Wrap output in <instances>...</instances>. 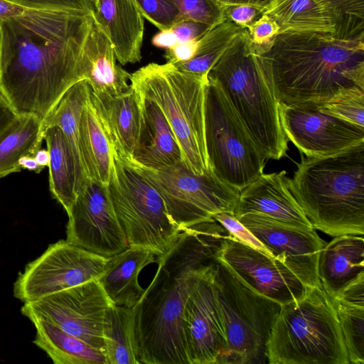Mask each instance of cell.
Returning a JSON list of instances; mask_svg holds the SVG:
<instances>
[{
    "label": "cell",
    "instance_id": "obj_1",
    "mask_svg": "<svg viewBox=\"0 0 364 364\" xmlns=\"http://www.w3.org/2000/svg\"><path fill=\"white\" fill-rule=\"evenodd\" d=\"M92 13L27 9L0 23V85L17 114L44 119L85 80L82 53Z\"/></svg>",
    "mask_w": 364,
    "mask_h": 364
},
{
    "label": "cell",
    "instance_id": "obj_2",
    "mask_svg": "<svg viewBox=\"0 0 364 364\" xmlns=\"http://www.w3.org/2000/svg\"><path fill=\"white\" fill-rule=\"evenodd\" d=\"M227 230L217 221L183 230L159 255L158 269L136 304L135 337L140 364H188L183 317L196 284L216 262Z\"/></svg>",
    "mask_w": 364,
    "mask_h": 364
},
{
    "label": "cell",
    "instance_id": "obj_3",
    "mask_svg": "<svg viewBox=\"0 0 364 364\" xmlns=\"http://www.w3.org/2000/svg\"><path fill=\"white\" fill-rule=\"evenodd\" d=\"M257 46L279 102L319 106L343 89L364 88V38L287 31Z\"/></svg>",
    "mask_w": 364,
    "mask_h": 364
},
{
    "label": "cell",
    "instance_id": "obj_4",
    "mask_svg": "<svg viewBox=\"0 0 364 364\" xmlns=\"http://www.w3.org/2000/svg\"><path fill=\"white\" fill-rule=\"evenodd\" d=\"M291 193L314 229L336 237L364 233V142L320 157L301 155Z\"/></svg>",
    "mask_w": 364,
    "mask_h": 364
},
{
    "label": "cell",
    "instance_id": "obj_5",
    "mask_svg": "<svg viewBox=\"0 0 364 364\" xmlns=\"http://www.w3.org/2000/svg\"><path fill=\"white\" fill-rule=\"evenodd\" d=\"M208 77L223 92L266 159L286 156L289 141L280 120L279 102L246 28L233 38Z\"/></svg>",
    "mask_w": 364,
    "mask_h": 364
},
{
    "label": "cell",
    "instance_id": "obj_6",
    "mask_svg": "<svg viewBox=\"0 0 364 364\" xmlns=\"http://www.w3.org/2000/svg\"><path fill=\"white\" fill-rule=\"evenodd\" d=\"M269 364H348L331 297L308 287L300 299L281 305L267 343Z\"/></svg>",
    "mask_w": 364,
    "mask_h": 364
},
{
    "label": "cell",
    "instance_id": "obj_7",
    "mask_svg": "<svg viewBox=\"0 0 364 364\" xmlns=\"http://www.w3.org/2000/svg\"><path fill=\"white\" fill-rule=\"evenodd\" d=\"M208 83V77L183 72L167 62L150 63L130 78V85L139 96L161 109L179 144L183 164L196 175L209 168L205 139Z\"/></svg>",
    "mask_w": 364,
    "mask_h": 364
},
{
    "label": "cell",
    "instance_id": "obj_8",
    "mask_svg": "<svg viewBox=\"0 0 364 364\" xmlns=\"http://www.w3.org/2000/svg\"><path fill=\"white\" fill-rule=\"evenodd\" d=\"M213 286L225 336L218 364L267 363V343L281 304L256 291L216 261Z\"/></svg>",
    "mask_w": 364,
    "mask_h": 364
},
{
    "label": "cell",
    "instance_id": "obj_9",
    "mask_svg": "<svg viewBox=\"0 0 364 364\" xmlns=\"http://www.w3.org/2000/svg\"><path fill=\"white\" fill-rule=\"evenodd\" d=\"M129 247L166 253L183 231L171 218L160 193L136 164L115 152L108 184Z\"/></svg>",
    "mask_w": 364,
    "mask_h": 364
},
{
    "label": "cell",
    "instance_id": "obj_10",
    "mask_svg": "<svg viewBox=\"0 0 364 364\" xmlns=\"http://www.w3.org/2000/svg\"><path fill=\"white\" fill-rule=\"evenodd\" d=\"M205 139L209 167L241 191L264 173L266 158L220 88L208 79Z\"/></svg>",
    "mask_w": 364,
    "mask_h": 364
},
{
    "label": "cell",
    "instance_id": "obj_11",
    "mask_svg": "<svg viewBox=\"0 0 364 364\" xmlns=\"http://www.w3.org/2000/svg\"><path fill=\"white\" fill-rule=\"evenodd\" d=\"M136 165L157 189L171 218L182 230L215 220L216 213H235L240 191L210 167L203 175H196L183 161L161 168Z\"/></svg>",
    "mask_w": 364,
    "mask_h": 364
},
{
    "label": "cell",
    "instance_id": "obj_12",
    "mask_svg": "<svg viewBox=\"0 0 364 364\" xmlns=\"http://www.w3.org/2000/svg\"><path fill=\"white\" fill-rule=\"evenodd\" d=\"M109 258L89 252L66 240H59L50 245L18 274L14 284V295L23 303H28L97 279Z\"/></svg>",
    "mask_w": 364,
    "mask_h": 364
},
{
    "label": "cell",
    "instance_id": "obj_13",
    "mask_svg": "<svg viewBox=\"0 0 364 364\" xmlns=\"http://www.w3.org/2000/svg\"><path fill=\"white\" fill-rule=\"evenodd\" d=\"M113 305L97 279L24 303L23 315L41 317L105 355L104 325Z\"/></svg>",
    "mask_w": 364,
    "mask_h": 364
},
{
    "label": "cell",
    "instance_id": "obj_14",
    "mask_svg": "<svg viewBox=\"0 0 364 364\" xmlns=\"http://www.w3.org/2000/svg\"><path fill=\"white\" fill-rule=\"evenodd\" d=\"M68 215L66 240L69 242L108 258L129 247L107 186L87 181Z\"/></svg>",
    "mask_w": 364,
    "mask_h": 364
},
{
    "label": "cell",
    "instance_id": "obj_15",
    "mask_svg": "<svg viewBox=\"0 0 364 364\" xmlns=\"http://www.w3.org/2000/svg\"><path fill=\"white\" fill-rule=\"evenodd\" d=\"M279 117L288 139L307 157H320L364 142V127L321 112L316 105L279 102Z\"/></svg>",
    "mask_w": 364,
    "mask_h": 364
},
{
    "label": "cell",
    "instance_id": "obj_16",
    "mask_svg": "<svg viewBox=\"0 0 364 364\" xmlns=\"http://www.w3.org/2000/svg\"><path fill=\"white\" fill-rule=\"evenodd\" d=\"M215 258L250 287L281 305L301 298L308 289L284 264L229 234Z\"/></svg>",
    "mask_w": 364,
    "mask_h": 364
},
{
    "label": "cell",
    "instance_id": "obj_17",
    "mask_svg": "<svg viewBox=\"0 0 364 364\" xmlns=\"http://www.w3.org/2000/svg\"><path fill=\"white\" fill-rule=\"evenodd\" d=\"M237 219L306 287L322 288L318 260L326 242L314 228H296L257 213H247Z\"/></svg>",
    "mask_w": 364,
    "mask_h": 364
},
{
    "label": "cell",
    "instance_id": "obj_18",
    "mask_svg": "<svg viewBox=\"0 0 364 364\" xmlns=\"http://www.w3.org/2000/svg\"><path fill=\"white\" fill-rule=\"evenodd\" d=\"M213 267L196 284L185 305L183 333L188 364H218L224 350L225 336L213 286Z\"/></svg>",
    "mask_w": 364,
    "mask_h": 364
},
{
    "label": "cell",
    "instance_id": "obj_19",
    "mask_svg": "<svg viewBox=\"0 0 364 364\" xmlns=\"http://www.w3.org/2000/svg\"><path fill=\"white\" fill-rule=\"evenodd\" d=\"M287 171L262 173L240 192L234 215L257 213L300 228H314L288 188Z\"/></svg>",
    "mask_w": 364,
    "mask_h": 364
},
{
    "label": "cell",
    "instance_id": "obj_20",
    "mask_svg": "<svg viewBox=\"0 0 364 364\" xmlns=\"http://www.w3.org/2000/svg\"><path fill=\"white\" fill-rule=\"evenodd\" d=\"M92 15L109 39L120 64L140 62L144 18L136 0H98Z\"/></svg>",
    "mask_w": 364,
    "mask_h": 364
},
{
    "label": "cell",
    "instance_id": "obj_21",
    "mask_svg": "<svg viewBox=\"0 0 364 364\" xmlns=\"http://www.w3.org/2000/svg\"><path fill=\"white\" fill-rule=\"evenodd\" d=\"M90 96L104 121L115 152L132 161L143 127L141 97L131 85L119 95H95L91 90Z\"/></svg>",
    "mask_w": 364,
    "mask_h": 364
},
{
    "label": "cell",
    "instance_id": "obj_22",
    "mask_svg": "<svg viewBox=\"0 0 364 364\" xmlns=\"http://www.w3.org/2000/svg\"><path fill=\"white\" fill-rule=\"evenodd\" d=\"M318 274L322 289L331 298L364 277L363 235H341L326 242L318 257Z\"/></svg>",
    "mask_w": 364,
    "mask_h": 364
},
{
    "label": "cell",
    "instance_id": "obj_23",
    "mask_svg": "<svg viewBox=\"0 0 364 364\" xmlns=\"http://www.w3.org/2000/svg\"><path fill=\"white\" fill-rule=\"evenodd\" d=\"M117 61L112 44L92 17L83 48L82 68L85 80L94 94L116 96L129 89L131 73Z\"/></svg>",
    "mask_w": 364,
    "mask_h": 364
},
{
    "label": "cell",
    "instance_id": "obj_24",
    "mask_svg": "<svg viewBox=\"0 0 364 364\" xmlns=\"http://www.w3.org/2000/svg\"><path fill=\"white\" fill-rule=\"evenodd\" d=\"M262 15L272 18L279 33L315 32L338 38L341 18L328 0H270Z\"/></svg>",
    "mask_w": 364,
    "mask_h": 364
},
{
    "label": "cell",
    "instance_id": "obj_25",
    "mask_svg": "<svg viewBox=\"0 0 364 364\" xmlns=\"http://www.w3.org/2000/svg\"><path fill=\"white\" fill-rule=\"evenodd\" d=\"M156 254L144 247H129L109 258L97 281L114 305L134 307L144 292L139 283L141 271L155 262Z\"/></svg>",
    "mask_w": 364,
    "mask_h": 364
},
{
    "label": "cell",
    "instance_id": "obj_26",
    "mask_svg": "<svg viewBox=\"0 0 364 364\" xmlns=\"http://www.w3.org/2000/svg\"><path fill=\"white\" fill-rule=\"evenodd\" d=\"M43 138L50 154V191L68 214L88 179L78 165L70 144L60 127L56 125L43 126Z\"/></svg>",
    "mask_w": 364,
    "mask_h": 364
},
{
    "label": "cell",
    "instance_id": "obj_27",
    "mask_svg": "<svg viewBox=\"0 0 364 364\" xmlns=\"http://www.w3.org/2000/svg\"><path fill=\"white\" fill-rule=\"evenodd\" d=\"M141 100L143 127L132 161L151 168L183 161L181 148L165 116L155 103Z\"/></svg>",
    "mask_w": 364,
    "mask_h": 364
},
{
    "label": "cell",
    "instance_id": "obj_28",
    "mask_svg": "<svg viewBox=\"0 0 364 364\" xmlns=\"http://www.w3.org/2000/svg\"><path fill=\"white\" fill-rule=\"evenodd\" d=\"M79 145L87 178L108 186L114 148L90 96L80 120Z\"/></svg>",
    "mask_w": 364,
    "mask_h": 364
},
{
    "label": "cell",
    "instance_id": "obj_29",
    "mask_svg": "<svg viewBox=\"0 0 364 364\" xmlns=\"http://www.w3.org/2000/svg\"><path fill=\"white\" fill-rule=\"evenodd\" d=\"M28 318L36 329L33 343L55 364H107L103 353L82 340L41 317Z\"/></svg>",
    "mask_w": 364,
    "mask_h": 364
},
{
    "label": "cell",
    "instance_id": "obj_30",
    "mask_svg": "<svg viewBox=\"0 0 364 364\" xmlns=\"http://www.w3.org/2000/svg\"><path fill=\"white\" fill-rule=\"evenodd\" d=\"M43 120L33 114H18L0 132V178L19 172V160L41 148Z\"/></svg>",
    "mask_w": 364,
    "mask_h": 364
},
{
    "label": "cell",
    "instance_id": "obj_31",
    "mask_svg": "<svg viewBox=\"0 0 364 364\" xmlns=\"http://www.w3.org/2000/svg\"><path fill=\"white\" fill-rule=\"evenodd\" d=\"M107 364H140L132 308L112 305L104 325Z\"/></svg>",
    "mask_w": 364,
    "mask_h": 364
},
{
    "label": "cell",
    "instance_id": "obj_32",
    "mask_svg": "<svg viewBox=\"0 0 364 364\" xmlns=\"http://www.w3.org/2000/svg\"><path fill=\"white\" fill-rule=\"evenodd\" d=\"M90 86L86 80L74 84L65 92L43 119V126L56 125L61 129L85 175L79 145V125L81 114L90 97Z\"/></svg>",
    "mask_w": 364,
    "mask_h": 364
},
{
    "label": "cell",
    "instance_id": "obj_33",
    "mask_svg": "<svg viewBox=\"0 0 364 364\" xmlns=\"http://www.w3.org/2000/svg\"><path fill=\"white\" fill-rule=\"evenodd\" d=\"M242 28L226 18L198 39V50L192 59L173 65L183 72L208 77L210 69Z\"/></svg>",
    "mask_w": 364,
    "mask_h": 364
},
{
    "label": "cell",
    "instance_id": "obj_34",
    "mask_svg": "<svg viewBox=\"0 0 364 364\" xmlns=\"http://www.w3.org/2000/svg\"><path fill=\"white\" fill-rule=\"evenodd\" d=\"M332 301L336 310L349 363L364 364V306L344 304L333 299Z\"/></svg>",
    "mask_w": 364,
    "mask_h": 364
},
{
    "label": "cell",
    "instance_id": "obj_35",
    "mask_svg": "<svg viewBox=\"0 0 364 364\" xmlns=\"http://www.w3.org/2000/svg\"><path fill=\"white\" fill-rule=\"evenodd\" d=\"M318 108L325 114L364 127V88L343 89Z\"/></svg>",
    "mask_w": 364,
    "mask_h": 364
},
{
    "label": "cell",
    "instance_id": "obj_36",
    "mask_svg": "<svg viewBox=\"0 0 364 364\" xmlns=\"http://www.w3.org/2000/svg\"><path fill=\"white\" fill-rule=\"evenodd\" d=\"M341 18L340 38H364V0H328Z\"/></svg>",
    "mask_w": 364,
    "mask_h": 364
},
{
    "label": "cell",
    "instance_id": "obj_37",
    "mask_svg": "<svg viewBox=\"0 0 364 364\" xmlns=\"http://www.w3.org/2000/svg\"><path fill=\"white\" fill-rule=\"evenodd\" d=\"M171 1L179 10L180 21H193L213 28L226 19L225 12L213 0Z\"/></svg>",
    "mask_w": 364,
    "mask_h": 364
},
{
    "label": "cell",
    "instance_id": "obj_38",
    "mask_svg": "<svg viewBox=\"0 0 364 364\" xmlns=\"http://www.w3.org/2000/svg\"><path fill=\"white\" fill-rule=\"evenodd\" d=\"M148 21L160 31L171 28L181 20L180 12L171 0H136Z\"/></svg>",
    "mask_w": 364,
    "mask_h": 364
},
{
    "label": "cell",
    "instance_id": "obj_39",
    "mask_svg": "<svg viewBox=\"0 0 364 364\" xmlns=\"http://www.w3.org/2000/svg\"><path fill=\"white\" fill-rule=\"evenodd\" d=\"M228 234L240 242L274 257L264 245L235 217L234 214L222 212L213 215Z\"/></svg>",
    "mask_w": 364,
    "mask_h": 364
},
{
    "label": "cell",
    "instance_id": "obj_40",
    "mask_svg": "<svg viewBox=\"0 0 364 364\" xmlns=\"http://www.w3.org/2000/svg\"><path fill=\"white\" fill-rule=\"evenodd\" d=\"M27 9L63 11L90 14V0H9Z\"/></svg>",
    "mask_w": 364,
    "mask_h": 364
},
{
    "label": "cell",
    "instance_id": "obj_41",
    "mask_svg": "<svg viewBox=\"0 0 364 364\" xmlns=\"http://www.w3.org/2000/svg\"><path fill=\"white\" fill-rule=\"evenodd\" d=\"M247 29L252 41L259 46L269 43L279 33L277 23L266 15H262Z\"/></svg>",
    "mask_w": 364,
    "mask_h": 364
},
{
    "label": "cell",
    "instance_id": "obj_42",
    "mask_svg": "<svg viewBox=\"0 0 364 364\" xmlns=\"http://www.w3.org/2000/svg\"><path fill=\"white\" fill-rule=\"evenodd\" d=\"M176 34L178 43H186L200 39L211 27L193 21H181L171 28Z\"/></svg>",
    "mask_w": 364,
    "mask_h": 364
},
{
    "label": "cell",
    "instance_id": "obj_43",
    "mask_svg": "<svg viewBox=\"0 0 364 364\" xmlns=\"http://www.w3.org/2000/svg\"><path fill=\"white\" fill-rule=\"evenodd\" d=\"M225 16L235 24L247 28L262 16V11L250 5H238L227 9Z\"/></svg>",
    "mask_w": 364,
    "mask_h": 364
},
{
    "label": "cell",
    "instance_id": "obj_44",
    "mask_svg": "<svg viewBox=\"0 0 364 364\" xmlns=\"http://www.w3.org/2000/svg\"><path fill=\"white\" fill-rule=\"evenodd\" d=\"M332 299L344 304L364 306V277L353 282Z\"/></svg>",
    "mask_w": 364,
    "mask_h": 364
},
{
    "label": "cell",
    "instance_id": "obj_45",
    "mask_svg": "<svg viewBox=\"0 0 364 364\" xmlns=\"http://www.w3.org/2000/svg\"><path fill=\"white\" fill-rule=\"evenodd\" d=\"M198 48V40L178 43L172 48L167 49L164 57L167 63H177L192 59L196 54Z\"/></svg>",
    "mask_w": 364,
    "mask_h": 364
},
{
    "label": "cell",
    "instance_id": "obj_46",
    "mask_svg": "<svg viewBox=\"0 0 364 364\" xmlns=\"http://www.w3.org/2000/svg\"><path fill=\"white\" fill-rule=\"evenodd\" d=\"M17 115L0 85V132L4 129Z\"/></svg>",
    "mask_w": 364,
    "mask_h": 364
},
{
    "label": "cell",
    "instance_id": "obj_47",
    "mask_svg": "<svg viewBox=\"0 0 364 364\" xmlns=\"http://www.w3.org/2000/svg\"><path fill=\"white\" fill-rule=\"evenodd\" d=\"M178 43L176 34L171 28L159 31L151 38V44L159 48L169 49Z\"/></svg>",
    "mask_w": 364,
    "mask_h": 364
},
{
    "label": "cell",
    "instance_id": "obj_48",
    "mask_svg": "<svg viewBox=\"0 0 364 364\" xmlns=\"http://www.w3.org/2000/svg\"><path fill=\"white\" fill-rule=\"evenodd\" d=\"M225 12L227 9L238 5H250L262 11L270 0H213Z\"/></svg>",
    "mask_w": 364,
    "mask_h": 364
},
{
    "label": "cell",
    "instance_id": "obj_49",
    "mask_svg": "<svg viewBox=\"0 0 364 364\" xmlns=\"http://www.w3.org/2000/svg\"><path fill=\"white\" fill-rule=\"evenodd\" d=\"M27 9L9 0H0V23L9 18L23 14Z\"/></svg>",
    "mask_w": 364,
    "mask_h": 364
},
{
    "label": "cell",
    "instance_id": "obj_50",
    "mask_svg": "<svg viewBox=\"0 0 364 364\" xmlns=\"http://www.w3.org/2000/svg\"><path fill=\"white\" fill-rule=\"evenodd\" d=\"M19 164L22 169H28L29 171H34L37 173L41 172L43 169L36 162L34 156H24L19 160Z\"/></svg>",
    "mask_w": 364,
    "mask_h": 364
},
{
    "label": "cell",
    "instance_id": "obj_51",
    "mask_svg": "<svg viewBox=\"0 0 364 364\" xmlns=\"http://www.w3.org/2000/svg\"><path fill=\"white\" fill-rule=\"evenodd\" d=\"M34 158L38 164L44 168L46 166H48L50 161V154L48 149H40L38 150L34 155Z\"/></svg>",
    "mask_w": 364,
    "mask_h": 364
},
{
    "label": "cell",
    "instance_id": "obj_52",
    "mask_svg": "<svg viewBox=\"0 0 364 364\" xmlns=\"http://www.w3.org/2000/svg\"><path fill=\"white\" fill-rule=\"evenodd\" d=\"M92 4L93 9L96 7L98 0H90ZM93 11V10H92Z\"/></svg>",
    "mask_w": 364,
    "mask_h": 364
},
{
    "label": "cell",
    "instance_id": "obj_53",
    "mask_svg": "<svg viewBox=\"0 0 364 364\" xmlns=\"http://www.w3.org/2000/svg\"><path fill=\"white\" fill-rule=\"evenodd\" d=\"M1 41H2V33H1V26H0V57H1Z\"/></svg>",
    "mask_w": 364,
    "mask_h": 364
}]
</instances>
